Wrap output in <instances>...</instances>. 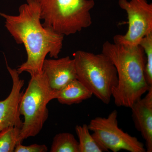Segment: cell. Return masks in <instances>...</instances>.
Returning a JSON list of instances; mask_svg holds the SVG:
<instances>
[{
    "label": "cell",
    "instance_id": "cell-2",
    "mask_svg": "<svg viewBox=\"0 0 152 152\" xmlns=\"http://www.w3.org/2000/svg\"><path fill=\"white\" fill-rule=\"evenodd\" d=\"M102 53L108 57L116 69L118 84L112 94L115 104L131 108L152 87L146 79L143 49L140 45H128L106 41L102 45Z\"/></svg>",
    "mask_w": 152,
    "mask_h": 152
},
{
    "label": "cell",
    "instance_id": "cell-1",
    "mask_svg": "<svg viewBox=\"0 0 152 152\" xmlns=\"http://www.w3.org/2000/svg\"><path fill=\"white\" fill-rule=\"evenodd\" d=\"M5 20L6 28L18 44L24 46L27 59L17 69L20 75L27 72L31 76L43 72L44 61L48 55L58 58L62 49L64 36L43 26L40 10L35 0H26L19 8L16 15L0 12Z\"/></svg>",
    "mask_w": 152,
    "mask_h": 152
},
{
    "label": "cell",
    "instance_id": "cell-15",
    "mask_svg": "<svg viewBox=\"0 0 152 152\" xmlns=\"http://www.w3.org/2000/svg\"><path fill=\"white\" fill-rule=\"evenodd\" d=\"M139 45L143 49L146 56L145 75L148 84L152 86V32L144 37Z\"/></svg>",
    "mask_w": 152,
    "mask_h": 152
},
{
    "label": "cell",
    "instance_id": "cell-13",
    "mask_svg": "<svg viewBox=\"0 0 152 152\" xmlns=\"http://www.w3.org/2000/svg\"><path fill=\"white\" fill-rule=\"evenodd\" d=\"M50 152H80L79 142L71 133H59L54 137Z\"/></svg>",
    "mask_w": 152,
    "mask_h": 152
},
{
    "label": "cell",
    "instance_id": "cell-4",
    "mask_svg": "<svg viewBox=\"0 0 152 152\" xmlns=\"http://www.w3.org/2000/svg\"><path fill=\"white\" fill-rule=\"evenodd\" d=\"M77 79L93 95L108 104L118 84L116 69L110 59L102 53L78 50L73 54Z\"/></svg>",
    "mask_w": 152,
    "mask_h": 152
},
{
    "label": "cell",
    "instance_id": "cell-5",
    "mask_svg": "<svg viewBox=\"0 0 152 152\" xmlns=\"http://www.w3.org/2000/svg\"><path fill=\"white\" fill-rule=\"evenodd\" d=\"M58 91L50 87L43 72L31 76L20 102V114L24 118L19 136L21 142L30 137H35L42 130L48 118L47 105L50 101L56 99Z\"/></svg>",
    "mask_w": 152,
    "mask_h": 152
},
{
    "label": "cell",
    "instance_id": "cell-10",
    "mask_svg": "<svg viewBox=\"0 0 152 152\" xmlns=\"http://www.w3.org/2000/svg\"><path fill=\"white\" fill-rule=\"evenodd\" d=\"M144 98L136 101L132 107V118L137 130L145 142L147 152H152V87Z\"/></svg>",
    "mask_w": 152,
    "mask_h": 152
},
{
    "label": "cell",
    "instance_id": "cell-6",
    "mask_svg": "<svg viewBox=\"0 0 152 152\" xmlns=\"http://www.w3.org/2000/svg\"><path fill=\"white\" fill-rule=\"evenodd\" d=\"M118 117L115 110L107 118L97 117L91 120L88 126L95 140L107 152H146L142 142L119 127Z\"/></svg>",
    "mask_w": 152,
    "mask_h": 152
},
{
    "label": "cell",
    "instance_id": "cell-11",
    "mask_svg": "<svg viewBox=\"0 0 152 152\" xmlns=\"http://www.w3.org/2000/svg\"><path fill=\"white\" fill-rule=\"evenodd\" d=\"M93 95L92 93L77 79L59 91L56 99L60 104L71 105L81 103L90 99Z\"/></svg>",
    "mask_w": 152,
    "mask_h": 152
},
{
    "label": "cell",
    "instance_id": "cell-7",
    "mask_svg": "<svg viewBox=\"0 0 152 152\" xmlns=\"http://www.w3.org/2000/svg\"><path fill=\"white\" fill-rule=\"evenodd\" d=\"M120 7L127 15L129 27L124 35H116L114 43L139 45L144 37L152 32V4L147 0H119Z\"/></svg>",
    "mask_w": 152,
    "mask_h": 152
},
{
    "label": "cell",
    "instance_id": "cell-12",
    "mask_svg": "<svg viewBox=\"0 0 152 152\" xmlns=\"http://www.w3.org/2000/svg\"><path fill=\"white\" fill-rule=\"evenodd\" d=\"M75 132L79 139L80 152H107L90 134L88 125H77Z\"/></svg>",
    "mask_w": 152,
    "mask_h": 152
},
{
    "label": "cell",
    "instance_id": "cell-16",
    "mask_svg": "<svg viewBox=\"0 0 152 152\" xmlns=\"http://www.w3.org/2000/svg\"><path fill=\"white\" fill-rule=\"evenodd\" d=\"M48 147L45 145L34 144L29 146H24L19 142L15 148L14 152H46Z\"/></svg>",
    "mask_w": 152,
    "mask_h": 152
},
{
    "label": "cell",
    "instance_id": "cell-9",
    "mask_svg": "<svg viewBox=\"0 0 152 152\" xmlns=\"http://www.w3.org/2000/svg\"><path fill=\"white\" fill-rule=\"evenodd\" d=\"M43 72L53 89L60 91L69 83L77 79L75 61L69 56L60 58L45 59Z\"/></svg>",
    "mask_w": 152,
    "mask_h": 152
},
{
    "label": "cell",
    "instance_id": "cell-14",
    "mask_svg": "<svg viewBox=\"0 0 152 152\" xmlns=\"http://www.w3.org/2000/svg\"><path fill=\"white\" fill-rule=\"evenodd\" d=\"M20 128L10 126L0 132V152H14L17 144L20 142Z\"/></svg>",
    "mask_w": 152,
    "mask_h": 152
},
{
    "label": "cell",
    "instance_id": "cell-3",
    "mask_svg": "<svg viewBox=\"0 0 152 152\" xmlns=\"http://www.w3.org/2000/svg\"><path fill=\"white\" fill-rule=\"evenodd\" d=\"M43 26L64 36L75 34L92 24L94 0H35Z\"/></svg>",
    "mask_w": 152,
    "mask_h": 152
},
{
    "label": "cell",
    "instance_id": "cell-8",
    "mask_svg": "<svg viewBox=\"0 0 152 152\" xmlns=\"http://www.w3.org/2000/svg\"><path fill=\"white\" fill-rule=\"evenodd\" d=\"M7 68L12 80V88L5 99L0 100V132L6 128L17 127L21 129L23 121L21 119L20 104L23 91L24 81L20 79L17 69Z\"/></svg>",
    "mask_w": 152,
    "mask_h": 152
}]
</instances>
